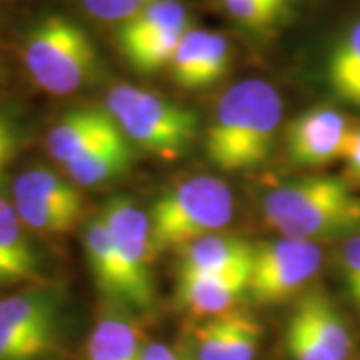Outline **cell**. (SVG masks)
<instances>
[{"mask_svg": "<svg viewBox=\"0 0 360 360\" xmlns=\"http://www.w3.org/2000/svg\"><path fill=\"white\" fill-rule=\"evenodd\" d=\"M283 98L262 78H246L222 94L206 130V155L224 172L260 167L272 153Z\"/></svg>", "mask_w": 360, "mask_h": 360, "instance_id": "6da1fadb", "label": "cell"}, {"mask_svg": "<svg viewBox=\"0 0 360 360\" xmlns=\"http://www.w3.org/2000/svg\"><path fill=\"white\" fill-rule=\"evenodd\" d=\"M262 214L283 236L321 243L360 232V194L345 179L316 174L264 196Z\"/></svg>", "mask_w": 360, "mask_h": 360, "instance_id": "7a4b0ae2", "label": "cell"}, {"mask_svg": "<svg viewBox=\"0 0 360 360\" xmlns=\"http://www.w3.org/2000/svg\"><path fill=\"white\" fill-rule=\"evenodd\" d=\"M234 212L231 188L214 176H194L170 188L150 212V240L155 255L184 248L229 226Z\"/></svg>", "mask_w": 360, "mask_h": 360, "instance_id": "3957f363", "label": "cell"}, {"mask_svg": "<svg viewBox=\"0 0 360 360\" xmlns=\"http://www.w3.org/2000/svg\"><path fill=\"white\" fill-rule=\"evenodd\" d=\"M22 63L40 89L66 96L84 89L98 70V52L86 30L70 18L52 14L30 28Z\"/></svg>", "mask_w": 360, "mask_h": 360, "instance_id": "277c9868", "label": "cell"}, {"mask_svg": "<svg viewBox=\"0 0 360 360\" xmlns=\"http://www.w3.org/2000/svg\"><path fill=\"white\" fill-rule=\"evenodd\" d=\"M104 108L132 146L162 160L184 155L198 134V116L194 110L150 90L129 84L115 86L106 94Z\"/></svg>", "mask_w": 360, "mask_h": 360, "instance_id": "5b68a950", "label": "cell"}, {"mask_svg": "<svg viewBox=\"0 0 360 360\" xmlns=\"http://www.w3.org/2000/svg\"><path fill=\"white\" fill-rule=\"evenodd\" d=\"M112 240L127 284V307L146 310L155 302L153 260L155 248L150 240V220L127 196L110 198L101 214Z\"/></svg>", "mask_w": 360, "mask_h": 360, "instance_id": "8992f818", "label": "cell"}, {"mask_svg": "<svg viewBox=\"0 0 360 360\" xmlns=\"http://www.w3.org/2000/svg\"><path fill=\"white\" fill-rule=\"evenodd\" d=\"M324 262L319 243L283 236L255 243V262L246 295L258 304H276L300 292Z\"/></svg>", "mask_w": 360, "mask_h": 360, "instance_id": "52a82bcc", "label": "cell"}, {"mask_svg": "<svg viewBox=\"0 0 360 360\" xmlns=\"http://www.w3.org/2000/svg\"><path fill=\"white\" fill-rule=\"evenodd\" d=\"M60 338V304L32 290L0 298V360H42Z\"/></svg>", "mask_w": 360, "mask_h": 360, "instance_id": "ba28073f", "label": "cell"}, {"mask_svg": "<svg viewBox=\"0 0 360 360\" xmlns=\"http://www.w3.org/2000/svg\"><path fill=\"white\" fill-rule=\"evenodd\" d=\"M354 124L335 106L321 104L300 112L286 129V148L292 162L319 168L340 160Z\"/></svg>", "mask_w": 360, "mask_h": 360, "instance_id": "9c48e42d", "label": "cell"}, {"mask_svg": "<svg viewBox=\"0 0 360 360\" xmlns=\"http://www.w3.org/2000/svg\"><path fill=\"white\" fill-rule=\"evenodd\" d=\"M115 118L104 106H84L66 112L49 132L46 148L51 156L66 167L86 155L96 144L120 134Z\"/></svg>", "mask_w": 360, "mask_h": 360, "instance_id": "30bf717a", "label": "cell"}, {"mask_svg": "<svg viewBox=\"0 0 360 360\" xmlns=\"http://www.w3.org/2000/svg\"><path fill=\"white\" fill-rule=\"evenodd\" d=\"M250 270L236 272H179L180 304L196 316H219L246 295Z\"/></svg>", "mask_w": 360, "mask_h": 360, "instance_id": "8fae6325", "label": "cell"}, {"mask_svg": "<svg viewBox=\"0 0 360 360\" xmlns=\"http://www.w3.org/2000/svg\"><path fill=\"white\" fill-rule=\"evenodd\" d=\"M40 281V258L14 205L0 196V286Z\"/></svg>", "mask_w": 360, "mask_h": 360, "instance_id": "7c38bea8", "label": "cell"}, {"mask_svg": "<svg viewBox=\"0 0 360 360\" xmlns=\"http://www.w3.org/2000/svg\"><path fill=\"white\" fill-rule=\"evenodd\" d=\"M319 347L333 360H348L352 352V335L347 321L336 309L330 296L322 290H310L296 302L292 314Z\"/></svg>", "mask_w": 360, "mask_h": 360, "instance_id": "4fadbf2b", "label": "cell"}, {"mask_svg": "<svg viewBox=\"0 0 360 360\" xmlns=\"http://www.w3.org/2000/svg\"><path fill=\"white\" fill-rule=\"evenodd\" d=\"M255 243L234 234H208L180 248L179 272H236L252 270Z\"/></svg>", "mask_w": 360, "mask_h": 360, "instance_id": "5bb4252c", "label": "cell"}, {"mask_svg": "<svg viewBox=\"0 0 360 360\" xmlns=\"http://www.w3.org/2000/svg\"><path fill=\"white\" fill-rule=\"evenodd\" d=\"M132 165H134V146L120 132L112 139L96 144L86 155L68 162L65 170L72 180V184L98 186L127 174Z\"/></svg>", "mask_w": 360, "mask_h": 360, "instance_id": "9a60e30c", "label": "cell"}, {"mask_svg": "<svg viewBox=\"0 0 360 360\" xmlns=\"http://www.w3.org/2000/svg\"><path fill=\"white\" fill-rule=\"evenodd\" d=\"M324 70L326 84L336 98L360 108V20L336 39Z\"/></svg>", "mask_w": 360, "mask_h": 360, "instance_id": "2e32d148", "label": "cell"}, {"mask_svg": "<svg viewBox=\"0 0 360 360\" xmlns=\"http://www.w3.org/2000/svg\"><path fill=\"white\" fill-rule=\"evenodd\" d=\"M142 348L134 321L122 312H108L90 333L86 360H141Z\"/></svg>", "mask_w": 360, "mask_h": 360, "instance_id": "e0dca14e", "label": "cell"}, {"mask_svg": "<svg viewBox=\"0 0 360 360\" xmlns=\"http://www.w3.org/2000/svg\"><path fill=\"white\" fill-rule=\"evenodd\" d=\"M84 250H86L90 272L98 284L101 292H104L110 300L127 304V284H124L122 266L118 262L112 240L101 217L92 219L86 224Z\"/></svg>", "mask_w": 360, "mask_h": 360, "instance_id": "ac0fdd59", "label": "cell"}, {"mask_svg": "<svg viewBox=\"0 0 360 360\" xmlns=\"http://www.w3.org/2000/svg\"><path fill=\"white\" fill-rule=\"evenodd\" d=\"M186 25H188V14L179 0H155L122 25L118 32V42L120 49L127 51L141 42L156 39L168 30Z\"/></svg>", "mask_w": 360, "mask_h": 360, "instance_id": "d6986e66", "label": "cell"}, {"mask_svg": "<svg viewBox=\"0 0 360 360\" xmlns=\"http://www.w3.org/2000/svg\"><path fill=\"white\" fill-rule=\"evenodd\" d=\"M14 196L42 205L58 206L65 210H75L80 214L84 210L82 194L78 193L77 186L46 168L25 170L14 182Z\"/></svg>", "mask_w": 360, "mask_h": 360, "instance_id": "ffe728a7", "label": "cell"}, {"mask_svg": "<svg viewBox=\"0 0 360 360\" xmlns=\"http://www.w3.org/2000/svg\"><path fill=\"white\" fill-rule=\"evenodd\" d=\"M14 208L28 231L44 234V236L66 234L75 229V224L80 219V212H75V210H65L58 206L42 205V202L18 198V196H14Z\"/></svg>", "mask_w": 360, "mask_h": 360, "instance_id": "44dd1931", "label": "cell"}, {"mask_svg": "<svg viewBox=\"0 0 360 360\" xmlns=\"http://www.w3.org/2000/svg\"><path fill=\"white\" fill-rule=\"evenodd\" d=\"M188 28H191V25L168 30V32L156 37V39L141 42V44H136V46L127 49V51L122 52L129 58V63L132 65L134 70L144 72V75H150V72H156V70L170 65L174 52L179 49L180 39L184 37V32Z\"/></svg>", "mask_w": 360, "mask_h": 360, "instance_id": "7402d4cb", "label": "cell"}, {"mask_svg": "<svg viewBox=\"0 0 360 360\" xmlns=\"http://www.w3.org/2000/svg\"><path fill=\"white\" fill-rule=\"evenodd\" d=\"M206 40H208V30L202 28H188L180 39L179 49L174 52L168 68L176 84L182 89L196 90L198 70L206 51Z\"/></svg>", "mask_w": 360, "mask_h": 360, "instance_id": "603a6c76", "label": "cell"}, {"mask_svg": "<svg viewBox=\"0 0 360 360\" xmlns=\"http://www.w3.org/2000/svg\"><path fill=\"white\" fill-rule=\"evenodd\" d=\"M232 322H234V309L208 319L196 328L193 348L196 360H226Z\"/></svg>", "mask_w": 360, "mask_h": 360, "instance_id": "cb8c5ba5", "label": "cell"}, {"mask_svg": "<svg viewBox=\"0 0 360 360\" xmlns=\"http://www.w3.org/2000/svg\"><path fill=\"white\" fill-rule=\"evenodd\" d=\"M292 0H226L222 6L232 20L246 28L264 30L283 18Z\"/></svg>", "mask_w": 360, "mask_h": 360, "instance_id": "d4e9b609", "label": "cell"}, {"mask_svg": "<svg viewBox=\"0 0 360 360\" xmlns=\"http://www.w3.org/2000/svg\"><path fill=\"white\" fill-rule=\"evenodd\" d=\"M260 340H262L260 322L250 312L234 309V322H232L226 360H255Z\"/></svg>", "mask_w": 360, "mask_h": 360, "instance_id": "484cf974", "label": "cell"}, {"mask_svg": "<svg viewBox=\"0 0 360 360\" xmlns=\"http://www.w3.org/2000/svg\"><path fill=\"white\" fill-rule=\"evenodd\" d=\"M231 68V44L219 32L208 30L206 51L202 56V65L198 70L196 89H206L214 82H219Z\"/></svg>", "mask_w": 360, "mask_h": 360, "instance_id": "4316f807", "label": "cell"}, {"mask_svg": "<svg viewBox=\"0 0 360 360\" xmlns=\"http://www.w3.org/2000/svg\"><path fill=\"white\" fill-rule=\"evenodd\" d=\"M155 0H82V6L90 16L101 22H120L124 25L134 14L146 8Z\"/></svg>", "mask_w": 360, "mask_h": 360, "instance_id": "83f0119b", "label": "cell"}, {"mask_svg": "<svg viewBox=\"0 0 360 360\" xmlns=\"http://www.w3.org/2000/svg\"><path fill=\"white\" fill-rule=\"evenodd\" d=\"M284 345H286V352L290 360H333L295 316L288 319Z\"/></svg>", "mask_w": 360, "mask_h": 360, "instance_id": "f1b7e54d", "label": "cell"}, {"mask_svg": "<svg viewBox=\"0 0 360 360\" xmlns=\"http://www.w3.org/2000/svg\"><path fill=\"white\" fill-rule=\"evenodd\" d=\"M340 272L348 296L360 310V232L348 236L340 252Z\"/></svg>", "mask_w": 360, "mask_h": 360, "instance_id": "f546056e", "label": "cell"}, {"mask_svg": "<svg viewBox=\"0 0 360 360\" xmlns=\"http://www.w3.org/2000/svg\"><path fill=\"white\" fill-rule=\"evenodd\" d=\"M20 150V130L8 116L0 115V176Z\"/></svg>", "mask_w": 360, "mask_h": 360, "instance_id": "4dcf8cb0", "label": "cell"}, {"mask_svg": "<svg viewBox=\"0 0 360 360\" xmlns=\"http://www.w3.org/2000/svg\"><path fill=\"white\" fill-rule=\"evenodd\" d=\"M340 162L345 167V180L350 186H360V127H352L350 130Z\"/></svg>", "mask_w": 360, "mask_h": 360, "instance_id": "1f68e13d", "label": "cell"}, {"mask_svg": "<svg viewBox=\"0 0 360 360\" xmlns=\"http://www.w3.org/2000/svg\"><path fill=\"white\" fill-rule=\"evenodd\" d=\"M141 360H179V352L160 342H150L142 348Z\"/></svg>", "mask_w": 360, "mask_h": 360, "instance_id": "d6a6232c", "label": "cell"}, {"mask_svg": "<svg viewBox=\"0 0 360 360\" xmlns=\"http://www.w3.org/2000/svg\"><path fill=\"white\" fill-rule=\"evenodd\" d=\"M179 360H196V356H194V350L193 347H182L179 350Z\"/></svg>", "mask_w": 360, "mask_h": 360, "instance_id": "836d02e7", "label": "cell"}, {"mask_svg": "<svg viewBox=\"0 0 360 360\" xmlns=\"http://www.w3.org/2000/svg\"><path fill=\"white\" fill-rule=\"evenodd\" d=\"M220 2H226V0H220Z\"/></svg>", "mask_w": 360, "mask_h": 360, "instance_id": "e575fe53", "label": "cell"}]
</instances>
